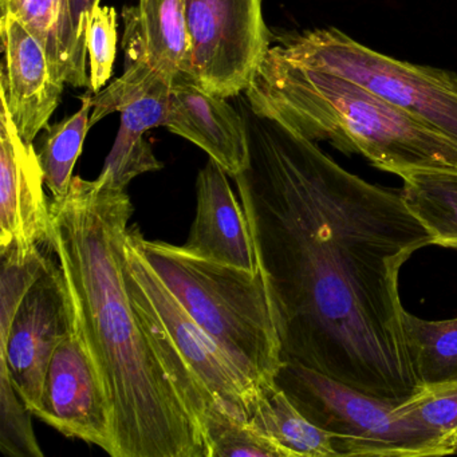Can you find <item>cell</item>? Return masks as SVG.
<instances>
[{"instance_id":"6da1fadb","label":"cell","mask_w":457,"mask_h":457,"mask_svg":"<svg viewBox=\"0 0 457 457\" xmlns=\"http://www.w3.org/2000/svg\"><path fill=\"white\" fill-rule=\"evenodd\" d=\"M235 176L283 362L403 403L421 392L403 339V264L432 237L401 192L374 186L250 106Z\"/></svg>"},{"instance_id":"7a4b0ae2","label":"cell","mask_w":457,"mask_h":457,"mask_svg":"<svg viewBox=\"0 0 457 457\" xmlns=\"http://www.w3.org/2000/svg\"><path fill=\"white\" fill-rule=\"evenodd\" d=\"M133 205L109 173L74 176L50 202L46 245L113 405V457H210L204 427L173 384L130 298L125 240Z\"/></svg>"},{"instance_id":"3957f363","label":"cell","mask_w":457,"mask_h":457,"mask_svg":"<svg viewBox=\"0 0 457 457\" xmlns=\"http://www.w3.org/2000/svg\"><path fill=\"white\" fill-rule=\"evenodd\" d=\"M245 100L253 113L314 141L401 176L419 170H457V145L361 85L299 65L270 47Z\"/></svg>"},{"instance_id":"277c9868","label":"cell","mask_w":457,"mask_h":457,"mask_svg":"<svg viewBox=\"0 0 457 457\" xmlns=\"http://www.w3.org/2000/svg\"><path fill=\"white\" fill-rule=\"evenodd\" d=\"M129 237L195 322L259 384H274L283 361L259 269L197 258L183 247L146 239L137 226L129 227Z\"/></svg>"},{"instance_id":"5b68a950","label":"cell","mask_w":457,"mask_h":457,"mask_svg":"<svg viewBox=\"0 0 457 457\" xmlns=\"http://www.w3.org/2000/svg\"><path fill=\"white\" fill-rule=\"evenodd\" d=\"M274 382L310 421L330 433L338 456L452 454L440 437L409 414L403 401L368 395L295 362H283Z\"/></svg>"},{"instance_id":"8992f818","label":"cell","mask_w":457,"mask_h":457,"mask_svg":"<svg viewBox=\"0 0 457 457\" xmlns=\"http://www.w3.org/2000/svg\"><path fill=\"white\" fill-rule=\"evenodd\" d=\"M272 47L299 65L361 85L457 145L456 74L395 60L334 28L288 34Z\"/></svg>"},{"instance_id":"52a82bcc","label":"cell","mask_w":457,"mask_h":457,"mask_svg":"<svg viewBox=\"0 0 457 457\" xmlns=\"http://www.w3.org/2000/svg\"><path fill=\"white\" fill-rule=\"evenodd\" d=\"M183 4L191 47L187 79L211 95L239 97L271 47L262 0Z\"/></svg>"},{"instance_id":"ba28073f","label":"cell","mask_w":457,"mask_h":457,"mask_svg":"<svg viewBox=\"0 0 457 457\" xmlns=\"http://www.w3.org/2000/svg\"><path fill=\"white\" fill-rule=\"evenodd\" d=\"M124 269L130 296L159 320L205 389L231 413L250 420L267 385L245 373L195 322L144 258L129 231L125 240Z\"/></svg>"},{"instance_id":"9c48e42d","label":"cell","mask_w":457,"mask_h":457,"mask_svg":"<svg viewBox=\"0 0 457 457\" xmlns=\"http://www.w3.org/2000/svg\"><path fill=\"white\" fill-rule=\"evenodd\" d=\"M34 416L114 456L113 405L74 314L71 330L50 361Z\"/></svg>"},{"instance_id":"30bf717a","label":"cell","mask_w":457,"mask_h":457,"mask_svg":"<svg viewBox=\"0 0 457 457\" xmlns=\"http://www.w3.org/2000/svg\"><path fill=\"white\" fill-rule=\"evenodd\" d=\"M71 323L68 288L60 266L52 261L26 294L9 334L0 341V363L6 366L12 386L33 414L41 403L50 361Z\"/></svg>"},{"instance_id":"8fae6325","label":"cell","mask_w":457,"mask_h":457,"mask_svg":"<svg viewBox=\"0 0 457 457\" xmlns=\"http://www.w3.org/2000/svg\"><path fill=\"white\" fill-rule=\"evenodd\" d=\"M44 170L33 144L21 137L6 101L0 97V248L46 245L50 203Z\"/></svg>"},{"instance_id":"7c38bea8","label":"cell","mask_w":457,"mask_h":457,"mask_svg":"<svg viewBox=\"0 0 457 457\" xmlns=\"http://www.w3.org/2000/svg\"><path fill=\"white\" fill-rule=\"evenodd\" d=\"M0 38L4 62L0 71V97L26 143L33 144L54 114L65 84L53 73L38 39L15 18L2 14Z\"/></svg>"},{"instance_id":"4fadbf2b","label":"cell","mask_w":457,"mask_h":457,"mask_svg":"<svg viewBox=\"0 0 457 457\" xmlns=\"http://www.w3.org/2000/svg\"><path fill=\"white\" fill-rule=\"evenodd\" d=\"M164 127L207 152L232 179L250 162L245 117L187 77L173 81Z\"/></svg>"},{"instance_id":"5bb4252c","label":"cell","mask_w":457,"mask_h":457,"mask_svg":"<svg viewBox=\"0 0 457 457\" xmlns=\"http://www.w3.org/2000/svg\"><path fill=\"white\" fill-rule=\"evenodd\" d=\"M196 200V216L184 250L205 261L256 271L242 203L235 197L226 170L213 159L197 175Z\"/></svg>"},{"instance_id":"9a60e30c","label":"cell","mask_w":457,"mask_h":457,"mask_svg":"<svg viewBox=\"0 0 457 457\" xmlns=\"http://www.w3.org/2000/svg\"><path fill=\"white\" fill-rule=\"evenodd\" d=\"M125 63H143L170 81L188 77L189 37L183 0H137L122 10Z\"/></svg>"},{"instance_id":"2e32d148","label":"cell","mask_w":457,"mask_h":457,"mask_svg":"<svg viewBox=\"0 0 457 457\" xmlns=\"http://www.w3.org/2000/svg\"><path fill=\"white\" fill-rule=\"evenodd\" d=\"M2 14L22 23L44 46L58 81L90 87L87 69L77 57L68 0H0Z\"/></svg>"},{"instance_id":"e0dca14e","label":"cell","mask_w":457,"mask_h":457,"mask_svg":"<svg viewBox=\"0 0 457 457\" xmlns=\"http://www.w3.org/2000/svg\"><path fill=\"white\" fill-rule=\"evenodd\" d=\"M250 421L288 457H338L330 433L310 421L275 382L264 387Z\"/></svg>"},{"instance_id":"ac0fdd59","label":"cell","mask_w":457,"mask_h":457,"mask_svg":"<svg viewBox=\"0 0 457 457\" xmlns=\"http://www.w3.org/2000/svg\"><path fill=\"white\" fill-rule=\"evenodd\" d=\"M401 325L421 390L457 385V318L427 320L403 309Z\"/></svg>"},{"instance_id":"d6986e66","label":"cell","mask_w":457,"mask_h":457,"mask_svg":"<svg viewBox=\"0 0 457 457\" xmlns=\"http://www.w3.org/2000/svg\"><path fill=\"white\" fill-rule=\"evenodd\" d=\"M408 210L433 245L457 250V170H419L400 176Z\"/></svg>"},{"instance_id":"ffe728a7","label":"cell","mask_w":457,"mask_h":457,"mask_svg":"<svg viewBox=\"0 0 457 457\" xmlns=\"http://www.w3.org/2000/svg\"><path fill=\"white\" fill-rule=\"evenodd\" d=\"M92 95V90H89L82 96L79 112L46 128L38 157L44 170L45 183L52 192L53 199H61L71 188L74 167L90 130V116L95 100Z\"/></svg>"},{"instance_id":"44dd1931","label":"cell","mask_w":457,"mask_h":457,"mask_svg":"<svg viewBox=\"0 0 457 457\" xmlns=\"http://www.w3.org/2000/svg\"><path fill=\"white\" fill-rule=\"evenodd\" d=\"M203 425L210 457H288L250 420L231 413L219 401L207 406Z\"/></svg>"},{"instance_id":"7402d4cb","label":"cell","mask_w":457,"mask_h":457,"mask_svg":"<svg viewBox=\"0 0 457 457\" xmlns=\"http://www.w3.org/2000/svg\"><path fill=\"white\" fill-rule=\"evenodd\" d=\"M0 341H4L23 298L49 269L52 259L42 253L41 245L23 247L18 242L0 248Z\"/></svg>"},{"instance_id":"603a6c76","label":"cell","mask_w":457,"mask_h":457,"mask_svg":"<svg viewBox=\"0 0 457 457\" xmlns=\"http://www.w3.org/2000/svg\"><path fill=\"white\" fill-rule=\"evenodd\" d=\"M33 411L12 386L0 363V451L10 457H44L33 429Z\"/></svg>"},{"instance_id":"cb8c5ba5","label":"cell","mask_w":457,"mask_h":457,"mask_svg":"<svg viewBox=\"0 0 457 457\" xmlns=\"http://www.w3.org/2000/svg\"><path fill=\"white\" fill-rule=\"evenodd\" d=\"M409 414L429 432L435 433L457 453V385L436 390H421L403 401Z\"/></svg>"},{"instance_id":"d4e9b609","label":"cell","mask_w":457,"mask_h":457,"mask_svg":"<svg viewBox=\"0 0 457 457\" xmlns=\"http://www.w3.org/2000/svg\"><path fill=\"white\" fill-rule=\"evenodd\" d=\"M162 168V162L154 156L151 144L144 138V133L120 127L103 170L109 173L117 186L127 188L137 176L156 172Z\"/></svg>"},{"instance_id":"484cf974","label":"cell","mask_w":457,"mask_h":457,"mask_svg":"<svg viewBox=\"0 0 457 457\" xmlns=\"http://www.w3.org/2000/svg\"><path fill=\"white\" fill-rule=\"evenodd\" d=\"M117 52V12L114 7H98L90 25L87 53L90 60V87L95 95L108 84Z\"/></svg>"},{"instance_id":"4316f807","label":"cell","mask_w":457,"mask_h":457,"mask_svg":"<svg viewBox=\"0 0 457 457\" xmlns=\"http://www.w3.org/2000/svg\"><path fill=\"white\" fill-rule=\"evenodd\" d=\"M101 0H68L69 17L76 44L77 57L82 68L87 69V37L95 12Z\"/></svg>"},{"instance_id":"83f0119b","label":"cell","mask_w":457,"mask_h":457,"mask_svg":"<svg viewBox=\"0 0 457 457\" xmlns=\"http://www.w3.org/2000/svg\"><path fill=\"white\" fill-rule=\"evenodd\" d=\"M456 448H457V441H456Z\"/></svg>"}]
</instances>
